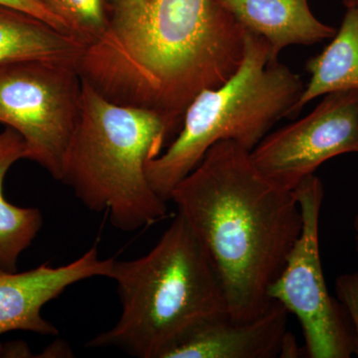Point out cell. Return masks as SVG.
<instances>
[{"label": "cell", "mask_w": 358, "mask_h": 358, "mask_svg": "<svg viewBox=\"0 0 358 358\" xmlns=\"http://www.w3.org/2000/svg\"><path fill=\"white\" fill-rule=\"evenodd\" d=\"M353 227H355V247H357V262H358V210L357 212V214H355V220H353Z\"/></svg>", "instance_id": "obj_20"}, {"label": "cell", "mask_w": 358, "mask_h": 358, "mask_svg": "<svg viewBox=\"0 0 358 358\" xmlns=\"http://www.w3.org/2000/svg\"><path fill=\"white\" fill-rule=\"evenodd\" d=\"M173 136L162 115L110 102L83 80L60 181L90 210L106 212L117 229L152 225L169 210L148 182L145 167Z\"/></svg>", "instance_id": "obj_4"}, {"label": "cell", "mask_w": 358, "mask_h": 358, "mask_svg": "<svg viewBox=\"0 0 358 358\" xmlns=\"http://www.w3.org/2000/svg\"><path fill=\"white\" fill-rule=\"evenodd\" d=\"M303 226L268 296L298 317L310 358H350L355 336L343 306L327 289L320 250V215L324 186L313 174L294 189Z\"/></svg>", "instance_id": "obj_7"}, {"label": "cell", "mask_w": 358, "mask_h": 358, "mask_svg": "<svg viewBox=\"0 0 358 358\" xmlns=\"http://www.w3.org/2000/svg\"><path fill=\"white\" fill-rule=\"evenodd\" d=\"M108 26L78 63L110 102L152 110L178 136L195 96L239 69L245 29L215 0H106Z\"/></svg>", "instance_id": "obj_1"}, {"label": "cell", "mask_w": 358, "mask_h": 358, "mask_svg": "<svg viewBox=\"0 0 358 358\" xmlns=\"http://www.w3.org/2000/svg\"><path fill=\"white\" fill-rule=\"evenodd\" d=\"M244 29L260 35L272 62L289 45H313L334 38L336 30L313 15L308 0H215Z\"/></svg>", "instance_id": "obj_11"}, {"label": "cell", "mask_w": 358, "mask_h": 358, "mask_svg": "<svg viewBox=\"0 0 358 358\" xmlns=\"http://www.w3.org/2000/svg\"><path fill=\"white\" fill-rule=\"evenodd\" d=\"M86 45L36 16L0 6V69L29 61L78 66Z\"/></svg>", "instance_id": "obj_12"}, {"label": "cell", "mask_w": 358, "mask_h": 358, "mask_svg": "<svg viewBox=\"0 0 358 358\" xmlns=\"http://www.w3.org/2000/svg\"><path fill=\"white\" fill-rule=\"evenodd\" d=\"M25 157L22 136L6 127L0 131V268L8 272L17 271L21 254L29 248L43 224L39 209L15 206L4 197L7 173L14 164Z\"/></svg>", "instance_id": "obj_14"}, {"label": "cell", "mask_w": 358, "mask_h": 358, "mask_svg": "<svg viewBox=\"0 0 358 358\" xmlns=\"http://www.w3.org/2000/svg\"><path fill=\"white\" fill-rule=\"evenodd\" d=\"M0 357H34L28 345L21 341L0 343Z\"/></svg>", "instance_id": "obj_18"}, {"label": "cell", "mask_w": 358, "mask_h": 358, "mask_svg": "<svg viewBox=\"0 0 358 358\" xmlns=\"http://www.w3.org/2000/svg\"><path fill=\"white\" fill-rule=\"evenodd\" d=\"M109 278L117 284L121 317L92 338L89 348L159 358L190 327L228 313L213 264L179 214L147 255L115 260Z\"/></svg>", "instance_id": "obj_3"}, {"label": "cell", "mask_w": 358, "mask_h": 358, "mask_svg": "<svg viewBox=\"0 0 358 358\" xmlns=\"http://www.w3.org/2000/svg\"><path fill=\"white\" fill-rule=\"evenodd\" d=\"M343 3H345V6L346 7H352L355 6H357L358 4V0H343Z\"/></svg>", "instance_id": "obj_21"}, {"label": "cell", "mask_w": 358, "mask_h": 358, "mask_svg": "<svg viewBox=\"0 0 358 358\" xmlns=\"http://www.w3.org/2000/svg\"><path fill=\"white\" fill-rule=\"evenodd\" d=\"M350 152H358L357 90L327 94L303 119L267 134L251 159L264 176L294 192L324 162Z\"/></svg>", "instance_id": "obj_8"}, {"label": "cell", "mask_w": 358, "mask_h": 358, "mask_svg": "<svg viewBox=\"0 0 358 358\" xmlns=\"http://www.w3.org/2000/svg\"><path fill=\"white\" fill-rule=\"evenodd\" d=\"M40 1L43 2L45 6H48L49 8L52 9V10L54 11V13H57L58 15L61 16V17L64 18V17H63L62 14H61V13H60V9H59L57 0H40ZM64 20H65V18H64ZM66 21H67V20H66ZM68 24H69V23H68ZM70 27H71V26H70ZM71 29H72V28H71Z\"/></svg>", "instance_id": "obj_19"}, {"label": "cell", "mask_w": 358, "mask_h": 358, "mask_svg": "<svg viewBox=\"0 0 358 358\" xmlns=\"http://www.w3.org/2000/svg\"><path fill=\"white\" fill-rule=\"evenodd\" d=\"M57 3L73 34L86 48L100 39L107 29L106 0H57Z\"/></svg>", "instance_id": "obj_15"}, {"label": "cell", "mask_w": 358, "mask_h": 358, "mask_svg": "<svg viewBox=\"0 0 358 358\" xmlns=\"http://www.w3.org/2000/svg\"><path fill=\"white\" fill-rule=\"evenodd\" d=\"M336 292L339 303L350 320L355 341V355L358 357V272L339 275Z\"/></svg>", "instance_id": "obj_16"}, {"label": "cell", "mask_w": 358, "mask_h": 358, "mask_svg": "<svg viewBox=\"0 0 358 358\" xmlns=\"http://www.w3.org/2000/svg\"><path fill=\"white\" fill-rule=\"evenodd\" d=\"M83 79L70 63L29 61L0 69V124L22 136L25 159L60 181L81 109Z\"/></svg>", "instance_id": "obj_6"}, {"label": "cell", "mask_w": 358, "mask_h": 358, "mask_svg": "<svg viewBox=\"0 0 358 358\" xmlns=\"http://www.w3.org/2000/svg\"><path fill=\"white\" fill-rule=\"evenodd\" d=\"M310 79L289 112L294 117L317 96L348 90L358 91V4L348 7L333 41L319 55L308 61Z\"/></svg>", "instance_id": "obj_13"}, {"label": "cell", "mask_w": 358, "mask_h": 358, "mask_svg": "<svg viewBox=\"0 0 358 358\" xmlns=\"http://www.w3.org/2000/svg\"><path fill=\"white\" fill-rule=\"evenodd\" d=\"M115 259H101L94 245L84 255L61 267L43 264L17 273L0 268V334L31 331L43 336L58 334L44 319L42 308L68 287L93 277H108Z\"/></svg>", "instance_id": "obj_9"}, {"label": "cell", "mask_w": 358, "mask_h": 358, "mask_svg": "<svg viewBox=\"0 0 358 358\" xmlns=\"http://www.w3.org/2000/svg\"><path fill=\"white\" fill-rule=\"evenodd\" d=\"M171 201L208 254L231 319L265 313L303 226L294 190L264 176L234 141L212 145L174 188Z\"/></svg>", "instance_id": "obj_2"}, {"label": "cell", "mask_w": 358, "mask_h": 358, "mask_svg": "<svg viewBox=\"0 0 358 358\" xmlns=\"http://www.w3.org/2000/svg\"><path fill=\"white\" fill-rule=\"evenodd\" d=\"M0 6L13 7L18 10L31 14V15L44 20L45 22L49 23L56 29L75 36L67 21L57 13H54L40 0H0Z\"/></svg>", "instance_id": "obj_17"}, {"label": "cell", "mask_w": 358, "mask_h": 358, "mask_svg": "<svg viewBox=\"0 0 358 358\" xmlns=\"http://www.w3.org/2000/svg\"><path fill=\"white\" fill-rule=\"evenodd\" d=\"M305 87L298 74L271 61L263 37L245 29L239 69L222 86L195 96L173 143L148 162L145 173L154 192L169 201L176 186L218 141H234L252 152L275 122L289 117Z\"/></svg>", "instance_id": "obj_5"}, {"label": "cell", "mask_w": 358, "mask_h": 358, "mask_svg": "<svg viewBox=\"0 0 358 358\" xmlns=\"http://www.w3.org/2000/svg\"><path fill=\"white\" fill-rule=\"evenodd\" d=\"M289 312L279 301L256 319L210 317L181 334L159 358H281Z\"/></svg>", "instance_id": "obj_10"}]
</instances>
